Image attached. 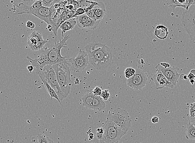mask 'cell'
I'll return each instance as SVG.
<instances>
[{
    "instance_id": "cell-21",
    "label": "cell",
    "mask_w": 195,
    "mask_h": 143,
    "mask_svg": "<svg viewBox=\"0 0 195 143\" xmlns=\"http://www.w3.org/2000/svg\"><path fill=\"white\" fill-rule=\"evenodd\" d=\"M154 34L160 40H164L167 37L169 31L167 28L164 25H158L155 29Z\"/></svg>"
},
{
    "instance_id": "cell-27",
    "label": "cell",
    "mask_w": 195,
    "mask_h": 143,
    "mask_svg": "<svg viewBox=\"0 0 195 143\" xmlns=\"http://www.w3.org/2000/svg\"><path fill=\"white\" fill-rule=\"evenodd\" d=\"M135 73V70L133 68H127L125 72V77L127 79L131 77Z\"/></svg>"
},
{
    "instance_id": "cell-6",
    "label": "cell",
    "mask_w": 195,
    "mask_h": 143,
    "mask_svg": "<svg viewBox=\"0 0 195 143\" xmlns=\"http://www.w3.org/2000/svg\"><path fill=\"white\" fill-rule=\"evenodd\" d=\"M107 118L116 124L122 130L127 132L131 127L130 116L125 109L118 108L109 113Z\"/></svg>"
},
{
    "instance_id": "cell-33",
    "label": "cell",
    "mask_w": 195,
    "mask_h": 143,
    "mask_svg": "<svg viewBox=\"0 0 195 143\" xmlns=\"http://www.w3.org/2000/svg\"><path fill=\"white\" fill-rule=\"evenodd\" d=\"M26 27L28 28L33 29L35 27V25L34 22L30 21H28L26 23Z\"/></svg>"
},
{
    "instance_id": "cell-45",
    "label": "cell",
    "mask_w": 195,
    "mask_h": 143,
    "mask_svg": "<svg viewBox=\"0 0 195 143\" xmlns=\"http://www.w3.org/2000/svg\"><path fill=\"white\" fill-rule=\"evenodd\" d=\"M190 73H191L193 74V75H195V69H193L191 70L190 71Z\"/></svg>"
},
{
    "instance_id": "cell-41",
    "label": "cell",
    "mask_w": 195,
    "mask_h": 143,
    "mask_svg": "<svg viewBox=\"0 0 195 143\" xmlns=\"http://www.w3.org/2000/svg\"><path fill=\"white\" fill-rule=\"evenodd\" d=\"M27 69L28 71H29V72L32 73L33 70H34V67H33V66H32V65H30V66H28Z\"/></svg>"
},
{
    "instance_id": "cell-43",
    "label": "cell",
    "mask_w": 195,
    "mask_h": 143,
    "mask_svg": "<svg viewBox=\"0 0 195 143\" xmlns=\"http://www.w3.org/2000/svg\"><path fill=\"white\" fill-rule=\"evenodd\" d=\"M93 137H94V135H93V133H91L89 135V138L91 139V140H93Z\"/></svg>"
},
{
    "instance_id": "cell-10",
    "label": "cell",
    "mask_w": 195,
    "mask_h": 143,
    "mask_svg": "<svg viewBox=\"0 0 195 143\" xmlns=\"http://www.w3.org/2000/svg\"><path fill=\"white\" fill-rule=\"evenodd\" d=\"M147 73L143 70L138 69L134 75L127 80V85L134 90H141L147 85Z\"/></svg>"
},
{
    "instance_id": "cell-4",
    "label": "cell",
    "mask_w": 195,
    "mask_h": 143,
    "mask_svg": "<svg viewBox=\"0 0 195 143\" xmlns=\"http://www.w3.org/2000/svg\"><path fill=\"white\" fill-rule=\"evenodd\" d=\"M103 136L100 143H114L119 141L127 133L113 122L107 118L102 126Z\"/></svg>"
},
{
    "instance_id": "cell-7",
    "label": "cell",
    "mask_w": 195,
    "mask_h": 143,
    "mask_svg": "<svg viewBox=\"0 0 195 143\" xmlns=\"http://www.w3.org/2000/svg\"><path fill=\"white\" fill-rule=\"evenodd\" d=\"M182 25L190 39L195 42V5L182 13Z\"/></svg>"
},
{
    "instance_id": "cell-36",
    "label": "cell",
    "mask_w": 195,
    "mask_h": 143,
    "mask_svg": "<svg viewBox=\"0 0 195 143\" xmlns=\"http://www.w3.org/2000/svg\"><path fill=\"white\" fill-rule=\"evenodd\" d=\"M187 76H188V78L189 79V80H195V75H193V74L191 73L190 72L188 73Z\"/></svg>"
},
{
    "instance_id": "cell-5",
    "label": "cell",
    "mask_w": 195,
    "mask_h": 143,
    "mask_svg": "<svg viewBox=\"0 0 195 143\" xmlns=\"http://www.w3.org/2000/svg\"><path fill=\"white\" fill-rule=\"evenodd\" d=\"M36 72L41 79L45 80L49 85L54 89L59 99L62 103L65 98L58 82L56 73L52 67V66H46L42 71Z\"/></svg>"
},
{
    "instance_id": "cell-37",
    "label": "cell",
    "mask_w": 195,
    "mask_h": 143,
    "mask_svg": "<svg viewBox=\"0 0 195 143\" xmlns=\"http://www.w3.org/2000/svg\"><path fill=\"white\" fill-rule=\"evenodd\" d=\"M179 78H180L181 80H187L188 79L187 75H184V74H182V75H180Z\"/></svg>"
},
{
    "instance_id": "cell-26",
    "label": "cell",
    "mask_w": 195,
    "mask_h": 143,
    "mask_svg": "<svg viewBox=\"0 0 195 143\" xmlns=\"http://www.w3.org/2000/svg\"><path fill=\"white\" fill-rule=\"evenodd\" d=\"M79 1L80 2L79 7H82L83 8H87L94 2V1H92V0H80Z\"/></svg>"
},
{
    "instance_id": "cell-24",
    "label": "cell",
    "mask_w": 195,
    "mask_h": 143,
    "mask_svg": "<svg viewBox=\"0 0 195 143\" xmlns=\"http://www.w3.org/2000/svg\"><path fill=\"white\" fill-rule=\"evenodd\" d=\"M37 137L38 143H54L53 140L42 134H38Z\"/></svg>"
},
{
    "instance_id": "cell-38",
    "label": "cell",
    "mask_w": 195,
    "mask_h": 143,
    "mask_svg": "<svg viewBox=\"0 0 195 143\" xmlns=\"http://www.w3.org/2000/svg\"><path fill=\"white\" fill-rule=\"evenodd\" d=\"M189 110L195 111V101L193 103H191Z\"/></svg>"
},
{
    "instance_id": "cell-31",
    "label": "cell",
    "mask_w": 195,
    "mask_h": 143,
    "mask_svg": "<svg viewBox=\"0 0 195 143\" xmlns=\"http://www.w3.org/2000/svg\"><path fill=\"white\" fill-rule=\"evenodd\" d=\"M102 91V89L99 86H96L93 89V94L97 96H101Z\"/></svg>"
},
{
    "instance_id": "cell-18",
    "label": "cell",
    "mask_w": 195,
    "mask_h": 143,
    "mask_svg": "<svg viewBox=\"0 0 195 143\" xmlns=\"http://www.w3.org/2000/svg\"><path fill=\"white\" fill-rule=\"evenodd\" d=\"M76 24V17L71 18L63 22L60 27V28L61 29L63 37H64V34L66 32L74 29Z\"/></svg>"
},
{
    "instance_id": "cell-25",
    "label": "cell",
    "mask_w": 195,
    "mask_h": 143,
    "mask_svg": "<svg viewBox=\"0 0 195 143\" xmlns=\"http://www.w3.org/2000/svg\"><path fill=\"white\" fill-rule=\"evenodd\" d=\"M63 0H42V6L46 7H51L55 3L61 2Z\"/></svg>"
},
{
    "instance_id": "cell-40",
    "label": "cell",
    "mask_w": 195,
    "mask_h": 143,
    "mask_svg": "<svg viewBox=\"0 0 195 143\" xmlns=\"http://www.w3.org/2000/svg\"><path fill=\"white\" fill-rule=\"evenodd\" d=\"M189 120V122H191L195 127V117H192V118H188Z\"/></svg>"
},
{
    "instance_id": "cell-35",
    "label": "cell",
    "mask_w": 195,
    "mask_h": 143,
    "mask_svg": "<svg viewBox=\"0 0 195 143\" xmlns=\"http://www.w3.org/2000/svg\"><path fill=\"white\" fill-rule=\"evenodd\" d=\"M160 64L165 68H167L170 67V65L166 62H161Z\"/></svg>"
},
{
    "instance_id": "cell-13",
    "label": "cell",
    "mask_w": 195,
    "mask_h": 143,
    "mask_svg": "<svg viewBox=\"0 0 195 143\" xmlns=\"http://www.w3.org/2000/svg\"><path fill=\"white\" fill-rule=\"evenodd\" d=\"M155 68L156 70H159L161 71L168 81L172 83L174 86H176L180 76L178 67L175 66H170L168 68H165L159 63L156 65Z\"/></svg>"
},
{
    "instance_id": "cell-19",
    "label": "cell",
    "mask_w": 195,
    "mask_h": 143,
    "mask_svg": "<svg viewBox=\"0 0 195 143\" xmlns=\"http://www.w3.org/2000/svg\"><path fill=\"white\" fill-rule=\"evenodd\" d=\"M166 4L169 8L174 10L176 7H182L186 11L188 9V2L187 0H167Z\"/></svg>"
},
{
    "instance_id": "cell-14",
    "label": "cell",
    "mask_w": 195,
    "mask_h": 143,
    "mask_svg": "<svg viewBox=\"0 0 195 143\" xmlns=\"http://www.w3.org/2000/svg\"><path fill=\"white\" fill-rule=\"evenodd\" d=\"M77 24L81 29L95 30L98 27L100 20H94L87 16L86 13L76 17Z\"/></svg>"
},
{
    "instance_id": "cell-2",
    "label": "cell",
    "mask_w": 195,
    "mask_h": 143,
    "mask_svg": "<svg viewBox=\"0 0 195 143\" xmlns=\"http://www.w3.org/2000/svg\"><path fill=\"white\" fill-rule=\"evenodd\" d=\"M85 49L89 63L96 69L104 71L111 67L112 54L110 48L106 45L98 42L90 43L86 46Z\"/></svg>"
},
{
    "instance_id": "cell-12",
    "label": "cell",
    "mask_w": 195,
    "mask_h": 143,
    "mask_svg": "<svg viewBox=\"0 0 195 143\" xmlns=\"http://www.w3.org/2000/svg\"><path fill=\"white\" fill-rule=\"evenodd\" d=\"M51 12H52V7H49L42 6L38 9L30 8L27 11H24L18 14L26 13L33 15L42 21L45 22L47 25H50V19Z\"/></svg>"
},
{
    "instance_id": "cell-34",
    "label": "cell",
    "mask_w": 195,
    "mask_h": 143,
    "mask_svg": "<svg viewBox=\"0 0 195 143\" xmlns=\"http://www.w3.org/2000/svg\"><path fill=\"white\" fill-rule=\"evenodd\" d=\"M151 121L153 123H157L159 122V118L157 116H154L152 117Z\"/></svg>"
},
{
    "instance_id": "cell-3",
    "label": "cell",
    "mask_w": 195,
    "mask_h": 143,
    "mask_svg": "<svg viewBox=\"0 0 195 143\" xmlns=\"http://www.w3.org/2000/svg\"><path fill=\"white\" fill-rule=\"evenodd\" d=\"M68 59L66 61L52 66V67L56 73L58 82L65 99L70 95L72 85L71 80V70L68 63Z\"/></svg>"
},
{
    "instance_id": "cell-22",
    "label": "cell",
    "mask_w": 195,
    "mask_h": 143,
    "mask_svg": "<svg viewBox=\"0 0 195 143\" xmlns=\"http://www.w3.org/2000/svg\"><path fill=\"white\" fill-rule=\"evenodd\" d=\"M41 80L42 82H43L44 85L47 92H48L49 95L50 96L51 100H52V99L54 98V99H56V100L58 101L59 102V103H60V105L62 104V103H61V101H60V99H59L58 96L54 89L49 85L48 83H47L45 80H44L43 79H41Z\"/></svg>"
},
{
    "instance_id": "cell-29",
    "label": "cell",
    "mask_w": 195,
    "mask_h": 143,
    "mask_svg": "<svg viewBox=\"0 0 195 143\" xmlns=\"http://www.w3.org/2000/svg\"><path fill=\"white\" fill-rule=\"evenodd\" d=\"M84 13H85V11L84 8L79 7L76 11L75 14L73 15L72 18L77 17L78 16L84 14Z\"/></svg>"
},
{
    "instance_id": "cell-39",
    "label": "cell",
    "mask_w": 195,
    "mask_h": 143,
    "mask_svg": "<svg viewBox=\"0 0 195 143\" xmlns=\"http://www.w3.org/2000/svg\"><path fill=\"white\" fill-rule=\"evenodd\" d=\"M189 116L190 118L195 117V111L189 110Z\"/></svg>"
},
{
    "instance_id": "cell-46",
    "label": "cell",
    "mask_w": 195,
    "mask_h": 143,
    "mask_svg": "<svg viewBox=\"0 0 195 143\" xmlns=\"http://www.w3.org/2000/svg\"><path fill=\"white\" fill-rule=\"evenodd\" d=\"M192 1H193V3H192V5H195V0H192Z\"/></svg>"
},
{
    "instance_id": "cell-28",
    "label": "cell",
    "mask_w": 195,
    "mask_h": 143,
    "mask_svg": "<svg viewBox=\"0 0 195 143\" xmlns=\"http://www.w3.org/2000/svg\"><path fill=\"white\" fill-rule=\"evenodd\" d=\"M101 96L103 101L108 100L110 97V94L109 90L108 89H105V90L103 91Z\"/></svg>"
},
{
    "instance_id": "cell-17",
    "label": "cell",
    "mask_w": 195,
    "mask_h": 143,
    "mask_svg": "<svg viewBox=\"0 0 195 143\" xmlns=\"http://www.w3.org/2000/svg\"><path fill=\"white\" fill-rule=\"evenodd\" d=\"M37 1L38 0H12V3L20 10L19 14L29 10Z\"/></svg>"
},
{
    "instance_id": "cell-30",
    "label": "cell",
    "mask_w": 195,
    "mask_h": 143,
    "mask_svg": "<svg viewBox=\"0 0 195 143\" xmlns=\"http://www.w3.org/2000/svg\"><path fill=\"white\" fill-rule=\"evenodd\" d=\"M42 0H38L34 2L30 8L32 9H38L42 6Z\"/></svg>"
},
{
    "instance_id": "cell-1",
    "label": "cell",
    "mask_w": 195,
    "mask_h": 143,
    "mask_svg": "<svg viewBox=\"0 0 195 143\" xmlns=\"http://www.w3.org/2000/svg\"><path fill=\"white\" fill-rule=\"evenodd\" d=\"M70 38L69 35L65 36L59 41L55 42L53 47L42 51L37 58L33 59L28 56L27 59L32 66L35 67L36 72L42 71L46 66H53L67 60L69 57H62L61 52L63 48L67 47L66 42Z\"/></svg>"
},
{
    "instance_id": "cell-9",
    "label": "cell",
    "mask_w": 195,
    "mask_h": 143,
    "mask_svg": "<svg viewBox=\"0 0 195 143\" xmlns=\"http://www.w3.org/2000/svg\"><path fill=\"white\" fill-rule=\"evenodd\" d=\"M67 62L71 71L82 72L84 71L89 63L88 54L87 52L81 50L76 57L69 58Z\"/></svg>"
},
{
    "instance_id": "cell-23",
    "label": "cell",
    "mask_w": 195,
    "mask_h": 143,
    "mask_svg": "<svg viewBox=\"0 0 195 143\" xmlns=\"http://www.w3.org/2000/svg\"><path fill=\"white\" fill-rule=\"evenodd\" d=\"M186 137L188 140H195V127L190 122L186 129Z\"/></svg>"
},
{
    "instance_id": "cell-47",
    "label": "cell",
    "mask_w": 195,
    "mask_h": 143,
    "mask_svg": "<svg viewBox=\"0 0 195 143\" xmlns=\"http://www.w3.org/2000/svg\"><path fill=\"white\" fill-rule=\"evenodd\" d=\"M194 100L195 101V98H194Z\"/></svg>"
},
{
    "instance_id": "cell-42",
    "label": "cell",
    "mask_w": 195,
    "mask_h": 143,
    "mask_svg": "<svg viewBox=\"0 0 195 143\" xmlns=\"http://www.w3.org/2000/svg\"><path fill=\"white\" fill-rule=\"evenodd\" d=\"M47 29H48L49 31H52V27L51 25H48V26L47 27Z\"/></svg>"
},
{
    "instance_id": "cell-32",
    "label": "cell",
    "mask_w": 195,
    "mask_h": 143,
    "mask_svg": "<svg viewBox=\"0 0 195 143\" xmlns=\"http://www.w3.org/2000/svg\"><path fill=\"white\" fill-rule=\"evenodd\" d=\"M86 15L89 17L91 19H93L94 20H96V17L94 11L93 9L89 10L88 12H86Z\"/></svg>"
},
{
    "instance_id": "cell-16",
    "label": "cell",
    "mask_w": 195,
    "mask_h": 143,
    "mask_svg": "<svg viewBox=\"0 0 195 143\" xmlns=\"http://www.w3.org/2000/svg\"><path fill=\"white\" fill-rule=\"evenodd\" d=\"M51 7H52V12L50 19V25L52 26V31L54 34L56 36L57 35L58 30L61 24L60 14L56 11V9L53 6Z\"/></svg>"
},
{
    "instance_id": "cell-15",
    "label": "cell",
    "mask_w": 195,
    "mask_h": 143,
    "mask_svg": "<svg viewBox=\"0 0 195 143\" xmlns=\"http://www.w3.org/2000/svg\"><path fill=\"white\" fill-rule=\"evenodd\" d=\"M156 73L151 77V80L155 85V88L157 90L163 89L165 87L174 88V85L168 81L161 72L156 70Z\"/></svg>"
},
{
    "instance_id": "cell-20",
    "label": "cell",
    "mask_w": 195,
    "mask_h": 143,
    "mask_svg": "<svg viewBox=\"0 0 195 143\" xmlns=\"http://www.w3.org/2000/svg\"><path fill=\"white\" fill-rule=\"evenodd\" d=\"M94 11L96 17V20L101 21L106 14V10L103 2H98L94 8L92 9Z\"/></svg>"
},
{
    "instance_id": "cell-11",
    "label": "cell",
    "mask_w": 195,
    "mask_h": 143,
    "mask_svg": "<svg viewBox=\"0 0 195 143\" xmlns=\"http://www.w3.org/2000/svg\"><path fill=\"white\" fill-rule=\"evenodd\" d=\"M47 42L40 32L34 31L28 37L27 44L32 51L35 52L42 49Z\"/></svg>"
},
{
    "instance_id": "cell-8",
    "label": "cell",
    "mask_w": 195,
    "mask_h": 143,
    "mask_svg": "<svg viewBox=\"0 0 195 143\" xmlns=\"http://www.w3.org/2000/svg\"><path fill=\"white\" fill-rule=\"evenodd\" d=\"M83 106L87 109L99 111L103 110L106 107V103L101 96L94 95L93 89H88L82 96Z\"/></svg>"
},
{
    "instance_id": "cell-44",
    "label": "cell",
    "mask_w": 195,
    "mask_h": 143,
    "mask_svg": "<svg viewBox=\"0 0 195 143\" xmlns=\"http://www.w3.org/2000/svg\"><path fill=\"white\" fill-rule=\"evenodd\" d=\"M190 82L192 85H194V84L195 83V80H190Z\"/></svg>"
}]
</instances>
